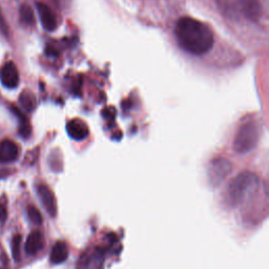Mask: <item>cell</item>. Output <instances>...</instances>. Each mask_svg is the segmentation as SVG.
<instances>
[{"mask_svg": "<svg viewBox=\"0 0 269 269\" xmlns=\"http://www.w3.org/2000/svg\"><path fill=\"white\" fill-rule=\"evenodd\" d=\"M176 36L182 49L196 56L207 53L213 45V35L209 27L190 17L178 20Z\"/></svg>", "mask_w": 269, "mask_h": 269, "instance_id": "obj_1", "label": "cell"}, {"mask_svg": "<svg viewBox=\"0 0 269 269\" xmlns=\"http://www.w3.org/2000/svg\"><path fill=\"white\" fill-rule=\"evenodd\" d=\"M258 177L249 171H243L233 178L226 191V201L232 206H237L258 187Z\"/></svg>", "mask_w": 269, "mask_h": 269, "instance_id": "obj_2", "label": "cell"}, {"mask_svg": "<svg viewBox=\"0 0 269 269\" xmlns=\"http://www.w3.org/2000/svg\"><path fill=\"white\" fill-rule=\"evenodd\" d=\"M259 140V126L256 122L248 121L243 123L234 137L233 148L240 154L250 151L257 145Z\"/></svg>", "mask_w": 269, "mask_h": 269, "instance_id": "obj_3", "label": "cell"}, {"mask_svg": "<svg viewBox=\"0 0 269 269\" xmlns=\"http://www.w3.org/2000/svg\"><path fill=\"white\" fill-rule=\"evenodd\" d=\"M103 257H104V250L100 247H96L93 250L86 251L81 259H79L77 269H102Z\"/></svg>", "mask_w": 269, "mask_h": 269, "instance_id": "obj_4", "label": "cell"}, {"mask_svg": "<svg viewBox=\"0 0 269 269\" xmlns=\"http://www.w3.org/2000/svg\"><path fill=\"white\" fill-rule=\"evenodd\" d=\"M0 80L4 86L9 88H14L18 85L19 73L14 62L9 61L1 66L0 68Z\"/></svg>", "mask_w": 269, "mask_h": 269, "instance_id": "obj_5", "label": "cell"}, {"mask_svg": "<svg viewBox=\"0 0 269 269\" xmlns=\"http://www.w3.org/2000/svg\"><path fill=\"white\" fill-rule=\"evenodd\" d=\"M38 196L42 202L43 207L49 212L51 217H56L57 215V206H56V199L53 194V191L49 186L41 184L37 187Z\"/></svg>", "mask_w": 269, "mask_h": 269, "instance_id": "obj_6", "label": "cell"}, {"mask_svg": "<svg viewBox=\"0 0 269 269\" xmlns=\"http://www.w3.org/2000/svg\"><path fill=\"white\" fill-rule=\"evenodd\" d=\"M37 10L40 17L41 24L46 31H54L57 27V18L50 6L44 3H37Z\"/></svg>", "mask_w": 269, "mask_h": 269, "instance_id": "obj_7", "label": "cell"}, {"mask_svg": "<svg viewBox=\"0 0 269 269\" xmlns=\"http://www.w3.org/2000/svg\"><path fill=\"white\" fill-rule=\"evenodd\" d=\"M67 134L75 140H83L88 136L89 130L86 124L79 119L71 120L66 125Z\"/></svg>", "mask_w": 269, "mask_h": 269, "instance_id": "obj_8", "label": "cell"}, {"mask_svg": "<svg viewBox=\"0 0 269 269\" xmlns=\"http://www.w3.org/2000/svg\"><path fill=\"white\" fill-rule=\"evenodd\" d=\"M18 146L11 140H3L0 143V163H9L17 159Z\"/></svg>", "mask_w": 269, "mask_h": 269, "instance_id": "obj_9", "label": "cell"}, {"mask_svg": "<svg viewBox=\"0 0 269 269\" xmlns=\"http://www.w3.org/2000/svg\"><path fill=\"white\" fill-rule=\"evenodd\" d=\"M240 11L244 16L250 20H256L261 13L260 3L258 0H238Z\"/></svg>", "mask_w": 269, "mask_h": 269, "instance_id": "obj_10", "label": "cell"}, {"mask_svg": "<svg viewBox=\"0 0 269 269\" xmlns=\"http://www.w3.org/2000/svg\"><path fill=\"white\" fill-rule=\"evenodd\" d=\"M230 170V164L225 160H218L212 163L210 169V179L213 183H220L223 179L228 175Z\"/></svg>", "mask_w": 269, "mask_h": 269, "instance_id": "obj_11", "label": "cell"}, {"mask_svg": "<svg viewBox=\"0 0 269 269\" xmlns=\"http://www.w3.org/2000/svg\"><path fill=\"white\" fill-rule=\"evenodd\" d=\"M68 258V247L66 243L62 242V241H58L52 248L50 261L53 264H62L63 262L66 261Z\"/></svg>", "mask_w": 269, "mask_h": 269, "instance_id": "obj_12", "label": "cell"}, {"mask_svg": "<svg viewBox=\"0 0 269 269\" xmlns=\"http://www.w3.org/2000/svg\"><path fill=\"white\" fill-rule=\"evenodd\" d=\"M43 246V237L39 231H33L29 234L25 243V250L29 254H36Z\"/></svg>", "mask_w": 269, "mask_h": 269, "instance_id": "obj_13", "label": "cell"}, {"mask_svg": "<svg viewBox=\"0 0 269 269\" xmlns=\"http://www.w3.org/2000/svg\"><path fill=\"white\" fill-rule=\"evenodd\" d=\"M19 102L21 106L27 110V112H31L36 106V98L33 93L24 91L19 97Z\"/></svg>", "mask_w": 269, "mask_h": 269, "instance_id": "obj_14", "label": "cell"}, {"mask_svg": "<svg viewBox=\"0 0 269 269\" xmlns=\"http://www.w3.org/2000/svg\"><path fill=\"white\" fill-rule=\"evenodd\" d=\"M20 18H21L22 22L26 25H33L35 23V16H34L33 10L27 5H23L20 9Z\"/></svg>", "mask_w": 269, "mask_h": 269, "instance_id": "obj_15", "label": "cell"}, {"mask_svg": "<svg viewBox=\"0 0 269 269\" xmlns=\"http://www.w3.org/2000/svg\"><path fill=\"white\" fill-rule=\"evenodd\" d=\"M27 216H29L31 222L37 226H40L43 222V218L42 215H41V212L33 205L27 206Z\"/></svg>", "mask_w": 269, "mask_h": 269, "instance_id": "obj_16", "label": "cell"}, {"mask_svg": "<svg viewBox=\"0 0 269 269\" xmlns=\"http://www.w3.org/2000/svg\"><path fill=\"white\" fill-rule=\"evenodd\" d=\"M21 234H15L12 240V254L13 259L15 262H18L20 260V246H21Z\"/></svg>", "mask_w": 269, "mask_h": 269, "instance_id": "obj_17", "label": "cell"}, {"mask_svg": "<svg viewBox=\"0 0 269 269\" xmlns=\"http://www.w3.org/2000/svg\"><path fill=\"white\" fill-rule=\"evenodd\" d=\"M6 218H8V210L4 205L0 204V222H5Z\"/></svg>", "mask_w": 269, "mask_h": 269, "instance_id": "obj_18", "label": "cell"}, {"mask_svg": "<svg viewBox=\"0 0 269 269\" xmlns=\"http://www.w3.org/2000/svg\"><path fill=\"white\" fill-rule=\"evenodd\" d=\"M0 30H1L3 32V34H8V27H6L5 25V22L3 21V17L1 14H0Z\"/></svg>", "mask_w": 269, "mask_h": 269, "instance_id": "obj_19", "label": "cell"}, {"mask_svg": "<svg viewBox=\"0 0 269 269\" xmlns=\"http://www.w3.org/2000/svg\"><path fill=\"white\" fill-rule=\"evenodd\" d=\"M0 269H1V268H0Z\"/></svg>", "mask_w": 269, "mask_h": 269, "instance_id": "obj_20", "label": "cell"}]
</instances>
